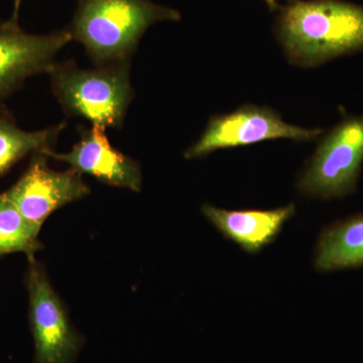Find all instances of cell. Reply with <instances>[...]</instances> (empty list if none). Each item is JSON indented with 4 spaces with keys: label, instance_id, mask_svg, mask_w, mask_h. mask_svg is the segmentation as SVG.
<instances>
[{
    "label": "cell",
    "instance_id": "1",
    "mask_svg": "<svg viewBox=\"0 0 363 363\" xmlns=\"http://www.w3.org/2000/svg\"><path fill=\"white\" fill-rule=\"evenodd\" d=\"M276 35L292 65L312 68L363 51V6L344 0H289Z\"/></svg>",
    "mask_w": 363,
    "mask_h": 363
},
{
    "label": "cell",
    "instance_id": "2",
    "mask_svg": "<svg viewBox=\"0 0 363 363\" xmlns=\"http://www.w3.org/2000/svg\"><path fill=\"white\" fill-rule=\"evenodd\" d=\"M181 18L176 9L152 0H78L67 30L72 40L85 48L95 65H117L130 64L150 26Z\"/></svg>",
    "mask_w": 363,
    "mask_h": 363
},
{
    "label": "cell",
    "instance_id": "3",
    "mask_svg": "<svg viewBox=\"0 0 363 363\" xmlns=\"http://www.w3.org/2000/svg\"><path fill=\"white\" fill-rule=\"evenodd\" d=\"M49 74L55 96L68 116L104 128H123L135 97L130 64L82 69L69 61L55 64Z\"/></svg>",
    "mask_w": 363,
    "mask_h": 363
},
{
    "label": "cell",
    "instance_id": "4",
    "mask_svg": "<svg viewBox=\"0 0 363 363\" xmlns=\"http://www.w3.org/2000/svg\"><path fill=\"white\" fill-rule=\"evenodd\" d=\"M363 164V114L346 117L318 143L298 178L302 194L338 199L357 191Z\"/></svg>",
    "mask_w": 363,
    "mask_h": 363
},
{
    "label": "cell",
    "instance_id": "5",
    "mask_svg": "<svg viewBox=\"0 0 363 363\" xmlns=\"http://www.w3.org/2000/svg\"><path fill=\"white\" fill-rule=\"evenodd\" d=\"M28 319L35 343V363H76L84 344L44 267L28 259L26 272Z\"/></svg>",
    "mask_w": 363,
    "mask_h": 363
},
{
    "label": "cell",
    "instance_id": "6",
    "mask_svg": "<svg viewBox=\"0 0 363 363\" xmlns=\"http://www.w3.org/2000/svg\"><path fill=\"white\" fill-rule=\"evenodd\" d=\"M323 133L322 128H305L286 123L278 111L266 105L245 104L230 113L212 116L199 140L185 150L184 157L200 159L218 150L281 138L310 142Z\"/></svg>",
    "mask_w": 363,
    "mask_h": 363
},
{
    "label": "cell",
    "instance_id": "7",
    "mask_svg": "<svg viewBox=\"0 0 363 363\" xmlns=\"http://www.w3.org/2000/svg\"><path fill=\"white\" fill-rule=\"evenodd\" d=\"M47 159L43 152L33 155L23 176L4 193L28 221L40 227L52 212L91 192L82 174L72 168L55 171Z\"/></svg>",
    "mask_w": 363,
    "mask_h": 363
},
{
    "label": "cell",
    "instance_id": "8",
    "mask_svg": "<svg viewBox=\"0 0 363 363\" xmlns=\"http://www.w3.org/2000/svg\"><path fill=\"white\" fill-rule=\"evenodd\" d=\"M72 40L68 30L32 35L18 21H0V102L18 89L26 79L49 73L57 54Z\"/></svg>",
    "mask_w": 363,
    "mask_h": 363
},
{
    "label": "cell",
    "instance_id": "9",
    "mask_svg": "<svg viewBox=\"0 0 363 363\" xmlns=\"http://www.w3.org/2000/svg\"><path fill=\"white\" fill-rule=\"evenodd\" d=\"M106 128L92 125L81 128L80 140L69 152H45V156L66 162L79 173L87 174L112 187L140 192L143 173L140 164L112 147L105 133Z\"/></svg>",
    "mask_w": 363,
    "mask_h": 363
},
{
    "label": "cell",
    "instance_id": "10",
    "mask_svg": "<svg viewBox=\"0 0 363 363\" xmlns=\"http://www.w3.org/2000/svg\"><path fill=\"white\" fill-rule=\"evenodd\" d=\"M202 212L225 238L245 252L257 253L278 238L295 215L294 204L272 210H226L205 204Z\"/></svg>",
    "mask_w": 363,
    "mask_h": 363
},
{
    "label": "cell",
    "instance_id": "11",
    "mask_svg": "<svg viewBox=\"0 0 363 363\" xmlns=\"http://www.w3.org/2000/svg\"><path fill=\"white\" fill-rule=\"evenodd\" d=\"M314 264L319 272L363 267V213L324 229L318 240Z\"/></svg>",
    "mask_w": 363,
    "mask_h": 363
},
{
    "label": "cell",
    "instance_id": "12",
    "mask_svg": "<svg viewBox=\"0 0 363 363\" xmlns=\"http://www.w3.org/2000/svg\"><path fill=\"white\" fill-rule=\"evenodd\" d=\"M64 128L65 123L43 130H23L6 107L0 105V178L28 155L54 150Z\"/></svg>",
    "mask_w": 363,
    "mask_h": 363
},
{
    "label": "cell",
    "instance_id": "13",
    "mask_svg": "<svg viewBox=\"0 0 363 363\" xmlns=\"http://www.w3.org/2000/svg\"><path fill=\"white\" fill-rule=\"evenodd\" d=\"M40 228L28 221L4 193L0 194V257L21 252L28 259L35 257L43 248Z\"/></svg>",
    "mask_w": 363,
    "mask_h": 363
},
{
    "label": "cell",
    "instance_id": "14",
    "mask_svg": "<svg viewBox=\"0 0 363 363\" xmlns=\"http://www.w3.org/2000/svg\"><path fill=\"white\" fill-rule=\"evenodd\" d=\"M21 2H23V0H14V11L11 20L18 21Z\"/></svg>",
    "mask_w": 363,
    "mask_h": 363
},
{
    "label": "cell",
    "instance_id": "15",
    "mask_svg": "<svg viewBox=\"0 0 363 363\" xmlns=\"http://www.w3.org/2000/svg\"><path fill=\"white\" fill-rule=\"evenodd\" d=\"M279 0H269V4L267 6L269 7V9L272 11H277L279 9Z\"/></svg>",
    "mask_w": 363,
    "mask_h": 363
},
{
    "label": "cell",
    "instance_id": "16",
    "mask_svg": "<svg viewBox=\"0 0 363 363\" xmlns=\"http://www.w3.org/2000/svg\"><path fill=\"white\" fill-rule=\"evenodd\" d=\"M264 1H266L267 6V4H269V0H264Z\"/></svg>",
    "mask_w": 363,
    "mask_h": 363
}]
</instances>
